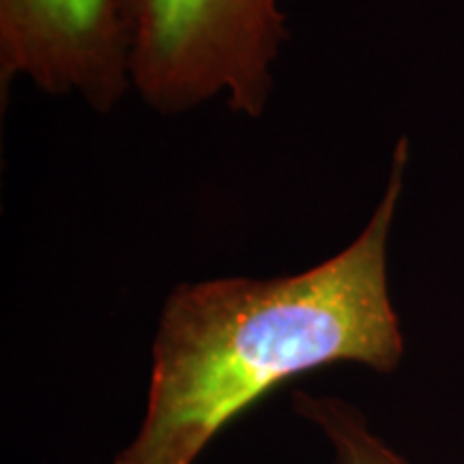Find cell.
Listing matches in <instances>:
<instances>
[{
	"mask_svg": "<svg viewBox=\"0 0 464 464\" xmlns=\"http://www.w3.org/2000/svg\"><path fill=\"white\" fill-rule=\"evenodd\" d=\"M409 138L381 205L351 246L301 274L179 284L161 307L147 406L112 464H194L213 439L284 382L335 363L392 374L404 335L387 276Z\"/></svg>",
	"mask_w": 464,
	"mask_h": 464,
	"instance_id": "cell-1",
	"label": "cell"
},
{
	"mask_svg": "<svg viewBox=\"0 0 464 464\" xmlns=\"http://www.w3.org/2000/svg\"><path fill=\"white\" fill-rule=\"evenodd\" d=\"M131 84L160 114H185L224 95L258 119L286 42L280 0H131Z\"/></svg>",
	"mask_w": 464,
	"mask_h": 464,
	"instance_id": "cell-2",
	"label": "cell"
},
{
	"mask_svg": "<svg viewBox=\"0 0 464 464\" xmlns=\"http://www.w3.org/2000/svg\"><path fill=\"white\" fill-rule=\"evenodd\" d=\"M131 0H0V84L17 75L106 114L131 84Z\"/></svg>",
	"mask_w": 464,
	"mask_h": 464,
	"instance_id": "cell-3",
	"label": "cell"
},
{
	"mask_svg": "<svg viewBox=\"0 0 464 464\" xmlns=\"http://www.w3.org/2000/svg\"><path fill=\"white\" fill-rule=\"evenodd\" d=\"M293 409L321 430L332 450V464H411L385 443L370 428L362 411L344 398L297 392L293 396Z\"/></svg>",
	"mask_w": 464,
	"mask_h": 464,
	"instance_id": "cell-4",
	"label": "cell"
}]
</instances>
